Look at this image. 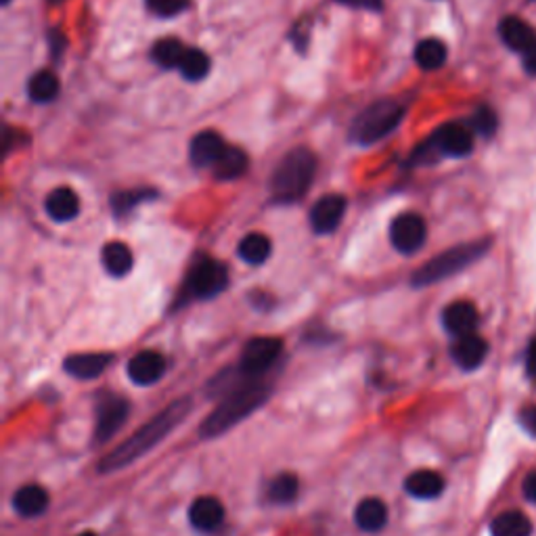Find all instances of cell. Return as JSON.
<instances>
[{"mask_svg":"<svg viewBox=\"0 0 536 536\" xmlns=\"http://www.w3.org/2000/svg\"><path fill=\"white\" fill-rule=\"evenodd\" d=\"M216 381L222 383L220 392L224 396L220 404H216V409L206 417V422L199 425L201 438L222 436L224 432L241 423L245 417H250L271 398V386L264 380L248 378L239 369L229 381H224L222 375Z\"/></svg>","mask_w":536,"mask_h":536,"instance_id":"6da1fadb","label":"cell"},{"mask_svg":"<svg viewBox=\"0 0 536 536\" xmlns=\"http://www.w3.org/2000/svg\"><path fill=\"white\" fill-rule=\"evenodd\" d=\"M191 407V398H177V401L170 402L168 407L159 411L155 417H151L147 423H143L133 436L115 446L112 453H107L105 457L99 461V474L120 472V469L128 467L130 463L139 461L149 451H154L159 442L168 438V434L177 430L180 422L189 415Z\"/></svg>","mask_w":536,"mask_h":536,"instance_id":"7a4b0ae2","label":"cell"},{"mask_svg":"<svg viewBox=\"0 0 536 536\" xmlns=\"http://www.w3.org/2000/svg\"><path fill=\"white\" fill-rule=\"evenodd\" d=\"M318 159L306 147L292 149L273 172L271 195L277 204H295L313 185Z\"/></svg>","mask_w":536,"mask_h":536,"instance_id":"3957f363","label":"cell"},{"mask_svg":"<svg viewBox=\"0 0 536 536\" xmlns=\"http://www.w3.org/2000/svg\"><path fill=\"white\" fill-rule=\"evenodd\" d=\"M487 252H488L487 241L463 243V245H457V248L442 252L436 258H432L430 263L419 268V271L413 273V285L427 287V285L438 284V281L453 277V274H457L461 271H466L467 266H472L476 260H480Z\"/></svg>","mask_w":536,"mask_h":536,"instance_id":"277c9868","label":"cell"},{"mask_svg":"<svg viewBox=\"0 0 536 536\" xmlns=\"http://www.w3.org/2000/svg\"><path fill=\"white\" fill-rule=\"evenodd\" d=\"M404 118V107L394 99L375 101L352 122L350 139L359 145H373L392 134Z\"/></svg>","mask_w":536,"mask_h":536,"instance_id":"5b68a950","label":"cell"},{"mask_svg":"<svg viewBox=\"0 0 536 536\" xmlns=\"http://www.w3.org/2000/svg\"><path fill=\"white\" fill-rule=\"evenodd\" d=\"M229 285V268L220 260L199 258L187 277V294L198 300H209L220 295Z\"/></svg>","mask_w":536,"mask_h":536,"instance_id":"8992f818","label":"cell"},{"mask_svg":"<svg viewBox=\"0 0 536 536\" xmlns=\"http://www.w3.org/2000/svg\"><path fill=\"white\" fill-rule=\"evenodd\" d=\"M281 352H284V342H281L279 338H252L250 342L243 346L237 369L243 375H248V378L263 380L264 373L271 371L273 365L277 363Z\"/></svg>","mask_w":536,"mask_h":536,"instance_id":"52a82bcc","label":"cell"},{"mask_svg":"<svg viewBox=\"0 0 536 536\" xmlns=\"http://www.w3.org/2000/svg\"><path fill=\"white\" fill-rule=\"evenodd\" d=\"M130 415V404L124 396L118 394H103L99 398L95 409V442L105 445L110 442Z\"/></svg>","mask_w":536,"mask_h":536,"instance_id":"ba28073f","label":"cell"},{"mask_svg":"<svg viewBox=\"0 0 536 536\" xmlns=\"http://www.w3.org/2000/svg\"><path fill=\"white\" fill-rule=\"evenodd\" d=\"M427 143L436 151V155L448 157H466L474 151V133L472 128L459 122H451V124L440 126L434 133Z\"/></svg>","mask_w":536,"mask_h":536,"instance_id":"9c48e42d","label":"cell"},{"mask_svg":"<svg viewBox=\"0 0 536 536\" xmlns=\"http://www.w3.org/2000/svg\"><path fill=\"white\" fill-rule=\"evenodd\" d=\"M427 237L425 220L419 214H401L390 224V241L401 253H415L423 248Z\"/></svg>","mask_w":536,"mask_h":536,"instance_id":"30bf717a","label":"cell"},{"mask_svg":"<svg viewBox=\"0 0 536 536\" xmlns=\"http://www.w3.org/2000/svg\"><path fill=\"white\" fill-rule=\"evenodd\" d=\"M166 369H168V363H166L164 354H159L157 350H141L128 360L126 371L130 381L147 388L164 378Z\"/></svg>","mask_w":536,"mask_h":536,"instance_id":"8fae6325","label":"cell"},{"mask_svg":"<svg viewBox=\"0 0 536 536\" xmlns=\"http://www.w3.org/2000/svg\"><path fill=\"white\" fill-rule=\"evenodd\" d=\"M346 198L342 195H325L310 209V224L316 235H329L338 230L346 214Z\"/></svg>","mask_w":536,"mask_h":536,"instance_id":"7c38bea8","label":"cell"},{"mask_svg":"<svg viewBox=\"0 0 536 536\" xmlns=\"http://www.w3.org/2000/svg\"><path fill=\"white\" fill-rule=\"evenodd\" d=\"M224 518H227V509L219 497H198L189 507V521L199 532H216L224 524Z\"/></svg>","mask_w":536,"mask_h":536,"instance_id":"4fadbf2b","label":"cell"},{"mask_svg":"<svg viewBox=\"0 0 536 536\" xmlns=\"http://www.w3.org/2000/svg\"><path fill=\"white\" fill-rule=\"evenodd\" d=\"M451 357L455 360V365L463 369V371H476L488 357L487 339L477 336V333L457 338L451 348Z\"/></svg>","mask_w":536,"mask_h":536,"instance_id":"5bb4252c","label":"cell"},{"mask_svg":"<svg viewBox=\"0 0 536 536\" xmlns=\"http://www.w3.org/2000/svg\"><path fill=\"white\" fill-rule=\"evenodd\" d=\"M113 360L107 352H80L63 360V371L76 380H97Z\"/></svg>","mask_w":536,"mask_h":536,"instance_id":"9a60e30c","label":"cell"},{"mask_svg":"<svg viewBox=\"0 0 536 536\" xmlns=\"http://www.w3.org/2000/svg\"><path fill=\"white\" fill-rule=\"evenodd\" d=\"M477 321H480V315H477L476 306L472 302H466V300L448 304L445 313H442V325H445V329L455 338H463V336H469V333H476Z\"/></svg>","mask_w":536,"mask_h":536,"instance_id":"2e32d148","label":"cell"},{"mask_svg":"<svg viewBox=\"0 0 536 536\" xmlns=\"http://www.w3.org/2000/svg\"><path fill=\"white\" fill-rule=\"evenodd\" d=\"M224 149H227V145H224L219 133H214V130H204V133H199L191 141L189 155L193 166H198V168H214L216 162H219L220 155L224 154Z\"/></svg>","mask_w":536,"mask_h":536,"instance_id":"e0dca14e","label":"cell"},{"mask_svg":"<svg viewBox=\"0 0 536 536\" xmlns=\"http://www.w3.org/2000/svg\"><path fill=\"white\" fill-rule=\"evenodd\" d=\"M446 488V482L442 474L434 472V469H417L407 476L404 480V490L409 492L413 498H419V501H434L438 498Z\"/></svg>","mask_w":536,"mask_h":536,"instance_id":"ac0fdd59","label":"cell"},{"mask_svg":"<svg viewBox=\"0 0 536 536\" xmlns=\"http://www.w3.org/2000/svg\"><path fill=\"white\" fill-rule=\"evenodd\" d=\"M50 505L48 492L40 484H26L13 495V509L21 518H40L45 516Z\"/></svg>","mask_w":536,"mask_h":536,"instance_id":"d6986e66","label":"cell"},{"mask_svg":"<svg viewBox=\"0 0 536 536\" xmlns=\"http://www.w3.org/2000/svg\"><path fill=\"white\" fill-rule=\"evenodd\" d=\"M388 505L378 497L363 498V501L357 505V509H354V521H357L360 531L369 534L381 532L383 528L388 526Z\"/></svg>","mask_w":536,"mask_h":536,"instance_id":"ffe728a7","label":"cell"},{"mask_svg":"<svg viewBox=\"0 0 536 536\" xmlns=\"http://www.w3.org/2000/svg\"><path fill=\"white\" fill-rule=\"evenodd\" d=\"M498 36H501L507 48L516 50V53L521 55L536 42V32L532 30V26L516 16L505 17L501 24H498Z\"/></svg>","mask_w":536,"mask_h":536,"instance_id":"44dd1931","label":"cell"},{"mask_svg":"<svg viewBox=\"0 0 536 536\" xmlns=\"http://www.w3.org/2000/svg\"><path fill=\"white\" fill-rule=\"evenodd\" d=\"M45 208L55 222H70L80 214V198L70 187H59V189L48 193Z\"/></svg>","mask_w":536,"mask_h":536,"instance_id":"7402d4cb","label":"cell"},{"mask_svg":"<svg viewBox=\"0 0 536 536\" xmlns=\"http://www.w3.org/2000/svg\"><path fill=\"white\" fill-rule=\"evenodd\" d=\"M101 263H103V268L112 274V277L122 279L126 277L134 266L133 250L122 241H110L103 250H101Z\"/></svg>","mask_w":536,"mask_h":536,"instance_id":"603a6c76","label":"cell"},{"mask_svg":"<svg viewBox=\"0 0 536 536\" xmlns=\"http://www.w3.org/2000/svg\"><path fill=\"white\" fill-rule=\"evenodd\" d=\"M490 536H532V520L518 509L503 511L490 521Z\"/></svg>","mask_w":536,"mask_h":536,"instance_id":"cb8c5ba5","label":"cell"},{"mask_svg":"<svg viewBox=\"0 0 536 536\" xmlns=\"http://www.w3.org/2000/svg\"><path fill=\"white\" fill-rule=\"evenodd\" d=\"M237 253L245 264L258 266V264H264L266 260L271 258L273 243L264 233H250L239 241Z\"/></svg>","mask_w":536,"mask_h":536,"instance_id":"d4e9b609","label":"cell"},{"mask_svg":"<svg viewBox=\"0 0 536 536\" xmlns=\"http://www.w3.org/2000/svg\"><path fill=\"white\" fill-rule=\"evenodd\" d=\"M248 166H250V157L243 149L227 147L214 166V177L219 180H235L239 177H243L245 170H248Z\"/></svg>","mask_w":536,"mask_h":536,"instance_id":"484cf974","label":"cell"},{"mask_svg":"<svg viewBox=\"0 0 536 536\" xmlns=\"http://www.w3.org/2000/svg\"><path fill=\"white\" fill-rule=\"evenodd\" d=\"M300 495V480L295 474H279L274 476L266 487L268 501L274 505H289L294 503Z\"/></svg>","mask_w":536,"mask_h":536,"instance_id":"4316f807","label":"cell"},{"mask_svg":"<svg viewBox=\"0 0 536 536\" xmlns=\"http://www.w3.org/2000/svg\"><path fill=\"white\" fill-rule=\"evenodd\" d=\"M446 45L438 38H425L415 47V63L425 71L440 70L446 63Z\"/></svg>","mask_w":536,"mask_h":536,"instance_id":"83f0119b","label":"cell"},{"mask_svg":"<svg viewBox=\"0 0 536 536\" xmlns=\"http://www.w3.org/2000/svg\"><path fill=\"white\" fill-rule=\"evenodd\" d=\"M27 95L36 103H50L59 95V80L53 71H38L27 82Z\"/></svg>","mask_w":536,"mask_h":536,"instance_id":"f1b7e54d","label":"cell"},{"mask_svg":"<svg viewBox=\"0 0 536 536\" xmlns=\"http://www.w3.org/2000/svg\"><path fill=\"white\" fill-rule=\"evenodd\" d=\"M209 57L199 48H187L183 61L178 65V71L189 82H199L209 74Z\"/></svg>","mask_w":536,"mask_h":536,"instance_id":"f546056e","label":"cell"},{"mask_svg":"<svg viewBox=\"0 0 536 536\" xmlns=\"http://www.w3.org/2000/svg\"><path fill=\"white\" fill-rule=\"evenodd\" d=\"M185 50L187 48L180 45V40L162 38V40L155 42L154 50H151V59H154L159 68L172 70V68H178L180 61H183Z\"/></svg>","mask_w":536,"mask_h":536,"instance_id":"4dcf8cb0","label":"cell"},{"mask_svg":"<svg viewBox=\"0 0 536 536\" xmlns=\"http://www.w3.org/2000/svg\"><path fill=\"white\" fill-rule=\"evenodd\" d=\"M469 128H472V133L480 136H492L498 128L497 113L492 112L490 107H477L472 120H469Z\"/></svg>","mask_w":536,"mask_h":536,"instance_id":"1f68e13d","label":"cell"},{"mask_svg":"<svg viewBox=\"0 0 536 536\" xmlns=\"http://www.w3.org/2000/svg\"><path fill=\"white\" fill-rule=\"evenodd\" d=\"M145 5L157 17H174L189 9L191 0H145Z\"/></svg>","mask_w":536,"mask_h":536,"instance_id":"d6a6232c","label":"cell"},{"mask_svg":"<svg viewBox=\"0 0 536 536\" xmlns=\"http://www.w3.org/2000/svg\"><path fill=\"white\" fill-rule=\"evenodd\" d=\"M154 198V191H126V193H118L113 195L112 199V206H113V212L122 216L130 212V209L136 208L141 204V201Z\"/></svg>","mask_w":536,"mask_h":536,"instance_id":"836d02e7","label":"cell"},{"mask_svg":"<svg viewBox=\"0 0 536 536\" xmlns=\"http://www.w3.org/2000/svg\"><path fill=\"white\" fill-rule=\"evenodd\" d=\"M518 422L528 436L536 438V404H524L518 413Z\"/></svg>","mask_w":536,"mask_h":536,"instance_id":"e575fe53","label":"cell"},{"mask_svg":"<svg viewBox=\"0 0 536 536\" xmlns=\"http://www.w3.org/2000/svg\"><path fill=\"white\" fill-rule=\"evenodd\" d=\"M339 5L352 6V9H367V11H380L383 0H336Z\"/></svg>","mask_w":536,"mask_h":536,"instance_id":"d590c367","label":"cell"},{"mask_svg":"<svg viewBox=\"0 0 536 536\" xmlns=\"http://www.w3.org/2000/svg\"><path fill=\"white\" fill-rule=\"evenodd\" d=\"M521 492H524L526 501L536 505V469L524 477V482H521Z\"/></svg>","mask_w":536,"mask_h":536,"instance_id":"8d00e7d4","label":"cell"},{"mask_svg":"<svg viewBox=\"0 0 536 536\" xmlns=\"http://www.w3.org/2000/svg\"><path fill=\"white\" fill-rule=\"evenodd\" d=\"M526 373L536 381V338L532 339L531 346H528L526 352Z\"/></svg>","mask_w":536,"mask_h":536,"instance_id":"74e56055","label":"cell"},{"mask_svg":"<svg viewBox=\"0 0 536 536\" xmlns=\"http://www.w3.org/2000/svg\"><path fill=\"white\" fill-rule=\"evenodd\" d=\"M521 57H524V59H521V61H524V70L531 76H536V42Z\"/></svg>","mask_w":536,"mask_h":536,"instance_id":"f35d334b","label":"cell"},{"mask_svg":"<svg viewBox=\"0 0 536 536\" xmlns=\"http://www.w3.org/2000/svg\"><path fill=\"white\" fill-rule=\"evenodd\" d=\"M76 536H97L95 532H82V534H76Z\"/></svg>","mask_w":536,"mask_h":536,"instance_id":"ab89813d","label":"cell"},{"mask_svg":"<svg viewBox=\"0 0 536 536\" xmlns=\"http://www.w3.org/2000/svg\"><path fill=\"white\" fill-rule=\"evenodd\" d=\"M50 3H55V5H57V3H63V0H50Z\"/></svg>","mask_w":536,"mask_h":536,"instance_id":"60d3db41","label":"cell"},{"mask_svg":"<svg viewBox=\"0 0 536 536\" xmlns=\"http://www.w3.org/2000/svg\"><path fill=\"white\" fill-rule=\"evenodd\" d=\"M9 3H11V0H3V5H9Z\"/></svg>","mask_w":536,"mask_h":536,"instance_id":"b9f144b4","label":"cell"},{"mask_svg":"<svg viewBox=\"0 0 536 536\" xmlns=\"http://www.w3.org/2000/svg\"><path fill=\"white\" fill-rule=\"evenodd\" d=\"M532 3H534V0H532Z\"/></svg>","mask_w":536,"mask_h":536,"instance_id":"7bdbcfd3","label":"cell"}]
</instances>
